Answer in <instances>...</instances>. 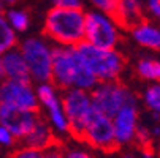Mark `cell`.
I'll return each mask as SVG.
<instances>
[{"mask_svg":"<svg viewBox=\"0 0 160 158\" xmlns=\"http://www.w3.org/2000/svg\"><path fill=\"white\" fill-rule=\"evenodd\" d=\"M51 82L59 90L75 87L90 92L98 81L86 68L75 46H54Z\"/></svg>","mask_w":160,"mask_h":158,"instance_id":"6da1fadb","label":"cell"},{"mask_svg":"<svg viewBox=\"0 0 160 158\" xmlns=\"http://www.w3.org/2000/svg\"><path fill=\"white\" fill-rule=\"evenodd\" d=\"M86 11L52 7L44 16L43 33L54 46H76L84 41Z\"/></svg>","mask_w":160,"mask_h":158,"instance_id":"7a4b0ae2","label":"cell"},{"mask_svg":"<svg viewBox=\"0 0 160 158\" xmlns=\"http://www.w3.org/2000/svg\"><path fill=\"white\" fill-rule=\"evenodd\" d=\"M75 48L86 68L94 74L98 82L116 81L125 70V57L118 48H98L86 41H81Z\"/></svg>","mask_w":160,"mask_h":158,"instance_id":"3957f363","label":"cell"},{"mask_svg":"<svg viewBox=\"0 0 160 158\" xmlns=\"http://www.w3.org/2000/svg\"><path fill=\"white\" fill-rule=\"evenodd\" d=\"M122 40V27L112 13L98 10L86 11L84 22V41L98 48L112 49L118 48Z\"/></svg>","mask_w":160,"mask_h":158,"instance_id":"277c9868","label":"cell"},{"mask_svg":"<svg viewBox=\"0 0 160 158\" xmlns=\"http://www.w3.org/2000/svg\"><path fill=\"white\" fill-rule=\"evenodd\" d=\"M29 70L30 81L46 82L51 81V63H52V49L54 44L44 36H29L22 40L19 48Z\"/></svg>","mask_w":160,"mask_h":158,"instance_id":"5b68a950","label":"cell"},{"mask_svg":"<svg viewBox=\"0 0 160 158\" xmlns=\"http://www.w3.org/2000/svg\"><path fill=\"white\" fill-rule=\"evenodd\" d=\"M90 98L94 109L108 117H112L122 106L136 101L135 93L119 79L97 82V85L90 90Z\"/></svg>","mask_w":160,"mask_h":158,"instance_id":"8992f818","label":"cell"},{"mask_svg":"<svg viewBox=\"0 0 160 158\" xmlns=\"http://www.w3.org/2000/svg\"><path fill=\"white\" fill-rule=\"evenodd\" d=\"M60 98H62L63 112L68 120V127H70V136L79 141L82 127L87 117L90 116V112L94 111L90 92L72 87V89L60 90Z\"/></svg>","mask_w":160,"mask_h":158,"instance_id":"52a82bcc","label":"cell"},{"mask_svg":"<svg viewBox=\"0 0 160 158\" xmlns=\"http://www.w3.org/2000/svg\"><path fill=\"white\" fill-rule=\"evenodd\" d=\"M37 100H38V109H43L46 122L52 128L56 134H70V127L63 112L60 90L51 82H38L35 85Z\"/></svg>","mask_w":160,"mask_h":158,"instance_id":"ba28073f","label":"cell"},{"mask_svg":"<svg viewBox=\"0 0 160 158\" xmlns=\"http://www.w3.org/2000/svg\"><path fill=\"white\" fill-rule=\"evenodd\" d=\"M79 141L103 152L116 150L118 144H116V138H114V128H112L111 117L94 109L82 127Z\"/></svg>","mask_w":160,"mask_h":158,"instance_id":"9c48e42d","label":"cell"},{"mask_svg":"<svg viewBox=\"0 0 160 158\" xmlns=\"http://www.w3.org/2000/svg\"><path fill=\"white\" fill-rule=\"evenodd\" d=\"M0 103L19 109L38 111V100L32 81H0Z\"/></svg>","mask_w":160,"mask_h":158,"instance_id":"30bf717a","label":"cell"},{"mask_svg":"<svg viewBox=\"0 0 160 158\" xmlns=\"http://www.w3.org/2000/svg\"><path fill=\"white\" fill-rule=\"evenodd\" d=\"M112 128H114V138H116L118 147L128 146L135 141V133L140 125V111L138 103H128L122 106L116 114L111 117Z\"/></svg>","mask_w":160,"mask_h":158,"instance_id":"8fae6325","label":"cell"},{"mask_svg":"<svg viewBox=\"0 0 160 158\" xmlns=\"http://www.w3.org/2000/svg\"><path fill=\"white\" fill-rule=\"evenodd\" d=\"M38 111L19 109L10 104L0 103V125L7 127L16 139H22L38 120Z\"/></svg>","mask_w":160,"mask_h":158,"instance_id":"7c38bea8","label":"cell"},{"mask_svg":"<svg viewBox=\"0 0 160 158\" xmlns=\"http://www.w3.org/2000/svg\"><path fill=\"white\" fill-rule=\"evenodd\" d=\"M132 40L138 46L151 51H160V27L152 21L143 19L128 29Z\"/></svg>","mask_w":160,"mask_h":158,"instance_id":"4fadbf2b","label":"cell"},{"mask_svg":"<svg viewBox=\"0 0 160 158\" xmlns=\"http://www.w3.org/2000/svg\"><path fill=\"white\" fill-rule=\"evenodd\" d=\"M112 14L122 29H130L144 19V0H118Z\"/></svg>","mask_w":160,"mask_h":158,"instance_id":"5bb4252c","label":"cell"},{"mask_svg":"<svg viewBox=\"0 0 160 158\" xmlns=\"http://www.w3.org/2000/svg\"><path fill=\"white\" fill-rule=\"evenodd\" d=\"M21 141L24 146H29V147H33L38 150H44V149L57 144L56 142V133L52 131L49 123L41 117H38L35 125L30 128V131Z\"/></svg>","mask_w":160,"mask_h":158,"instance_id":"9a60e30c","label":"cell"},{"mask_svg":"<svg viewBox=\"0 0 160 158\" xmlns=\"http://www.w3.org/2000/svg\"><path fill=\"white\" fill-rule=\"evenodd\" d=\"M0 60H2L5 79L30 81L26 60H24V57H22V54L18 48H13V49L7 51L3 55H0Z\"/></svg>","mask_w":160,"mask_h":158,"instance_id":"2e32d148","label":"cell"},{"mask_svg":"<svg viewBox=\"0 0 160 158\" xmlns=\"http://www.w3.org/2000/svg\"><path fill=\"white\" fill-rule=\"evenodd\" d=\"M135 71L143 81L158 82L160 81V60L154 57H143L136 62Z\"/></svg>","mask_w":160,"mask_h":158,"instance_id":"e0dca14e","label":"cell"},{"mask_svg":"<svg viewBox=\"0 0 160 158\" xmlns=\"http://www.w3.org/2000/svg\"><path fill=\"white\" fill-rule=\"evenodd\" d=\"M3 16L8 21L10 27L16 33H22L30 27V16H29V13L26 10H22V8L10 7L8 10L3 11Z\"/></svg>","mask_w":160,"mask_h":158,"instance_id":"ac0fdd59","label":"cell"},{"mask_svg":"<svg viewBox=\"0 0 160 158\" xmlns=\"http://www.w3.org/2000/svg\"><path fill=\"white\" fill-rule=\"evenodd\" d=\"M18 46V33L10 27L3 13H0V55Z\"/></svg>","mask_w":160,"mask_h":158,"instance_id":"d6986e66","label":"cell"},{"mask_svg":"<svg viewBox=\"0 0 160 158\" xmlns=\"http://www.w3.org/2000/svg\"><path fill=\"white\" fill-rule=\"evenodd\" d=\"M143 104L152 116L160 117V81L151 82L143 92Z\"/></svg>","mask_w":160,"mask_h":158,"instance_id":"ffe728a7","label":"cell"},{"mask_svg":"<svg viewBox=\"0 0 160 158\" xmlns=\"http://www.w3.org/2000/svg\"><path fill=\"white\" fill-rule=\"evenodd\" d=\"M11 158H43V150H38L29 146H22L11 153Z\"/></svg>","mask_w":160,"mask_h":158,"instance_id":"44dd1931","label":"cell"},{"mask_svg":"<svg viewBox=\"0 0 160 158\" xmlns=\"http://www.w3.org/2000/svg\"><path fill=\"white\" fill-rule=\"evenodd\" d=\"M87 3L94 10L105 11V13H112L118 5V0H87Z\"/></svg>","mask_w":160,"mask_h":158,"instance_id":"7402d4cb","label":"cell"},{"mask_svg":"<svg viewBox=\"0 0 160 158\" xmlns=\"http://www.w3.org/2000/svg\"><path fill=\"white\" fill-rule=\"evenodd\" d=\"M144 13L149 17L160 21V0H144Z\"/></svg>","mask_w":160,"mask_h":158,"instance_id":"603a6c76","label":"cell"},{"mask_svg":"<svg viewBox=\"0 0 160 158\" xmlns=\"http://www.w3.org/2000/svg\"><path fill=\"white\" fill-rule=\"evenodd\" d=\"M16 142V138L14 134L3 125H0V146H5V147H10Z\"/></svg>","mask_w":160,"mask_h":158,"instance_id":"cb8c5ba5","label":"cell"},{"mask_svg":"<svg viewBox=\"0 0 160 158\" xmlns=\"http://www.w3.org/2000/svg\"><path fill=\"white\" fill-rule=\"evenodd\" d=\"M63 158H92L89 152H86L84 149H79V147H70L63 150Z\"/></svg>","mask_w":160,"mask_h":158,"instance_id":"d4e9b609","label":"cell"},{"mask_svg":"<svg viewBox=\"0 0 160 158\" xmlns=\"http://www.w3.org/2000/svg\"><path fill=\"white\" fill-rule=\"evenodd\" d=\"M51 3L59 8H82V0H51Z\"/></svg>","mask_w":160,"mask_h":158,"instance_id":"484cf974","label":"cell"},{"mask_svg":"<svg viewBox=\"0 0 160 158\" xmlns=\"http://www.w3.org/2000/svg\"><path fill=\"white\" fill-rule=\"evenodd\" d=\"M43 158H63V150L57 147V144L43 150Z\"/></svg>","mask_w":160,"mask_h":158,"instance_id":"4316f807","label":"cell"},{"mask_svg":"<svg viewBox=\"0 0 160 158\" xmlns=\"http://www.w3.org/2000/svg\"><path fill=\"white\" fill-rule=\"evenodd\" d=\"M5 7H14L16 3H19V0H2Z\"/></svg>","mask_w":160,"mask_h":158,"instance_id":"83f0119b","label":"cell"},{"mask_svg":"<svg viewBox=\"0 0 160 158\" xmlns=\"http://www.w3.org/2000/svg\"><path fill=\"white\" fill-rule=\"evenodd\" d=\"M5 79V73H3V66H2V60H0V81Z\"/></svg>","mask_w":160,"mask_h":158,"instance_id":"f1b7e54d","label":"cell"},{"mask_svg":"<svg viewBox=\"0 0 160 158\" xmlns=\"http://www.w3.org/2000/svg\"><path fill=\"white\" fill-rule=\"evenodd\" d=\"M5 11V5H3V2L0 0V13H3Z\"/></svg>","mask_w":160,"mask_h":158,"instance_id":"f546056e","label":"cell"},{"mask_svg":"<svg viewBox=\"0 0 160 158\" xmlns=\"http://www.w3.org/2000/svg\"><path fill=\"white\" fill-rule=\"evenodd\" d=\"M124 158H135V156H133L132 153H125V155H124Z\"/></svg>","mask_w":160,"mask_h":158,"instance_id":"4dcf8cb0","label":"cell"}]
</instances>
